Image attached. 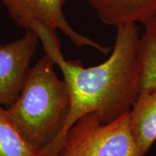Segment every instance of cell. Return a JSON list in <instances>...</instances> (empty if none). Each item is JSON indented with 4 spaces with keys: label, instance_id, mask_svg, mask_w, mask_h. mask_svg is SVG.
<instances>
[{
    "label": "cell",
    "instance_id": "obj_1",
    "mask_svg": "<svg viewBox=\"0 0 156 156\" xmlns=\"http://www.w3.org/2000/svg\"><path fill=\"white\" fill-rule=\"evenodd\" d=\"M116 29L113 51L98 65L84 67L80 62L67 60L61 46L45 52L63 74L70 109L62 132L40 152L41 156H57L66 133L84 115L95 112L103 124H108L131 110L140 92V29L136 23Z\"/></svg>",
    "mask_w": 156,
    "mask_h": 156
},
{
    "label": "cell",
    "instance_id": "obj_2",
    "mask_svg": "<svg viewBox=\"0 0 156 156\" xmlns=\"http://www.w3.org/2000/svg\"><path fill=\"white\" fill-rule=\"evenodd\" d=\"M45 54L30 68L16 101L5 109L12 124L39 153L62 132L70 109L69 90Z\"/></svg>",
    "mask_w": 156,
    "mask_h": 156
},
{
    "label": "cell",
    "instance_id": "obj_3",
    "mask_svg": "<svg viewBox=\"0 0 156 156\" xmlns=\"http://www.w3.org/2000/svg\"><path fill=\"white\" fill-rule=\"evenodd\" d=\"M57 156H142L130 130L129 112L103 124L95 112L84 115L68 130Z\"/></svg>",
    "mask_w": 156,
    "mask_h": 156
},
{
    "label": "cell",
    "instance_id": "obj_4",
    "mask_svg": "<svg viewBox=\"0 0 156 156\" xmlns=\"http://www.w3.org/2000/svg\"><path fill=\"white\" fill-rule=\"evenodd\" d=\"M15 23L26 30L34 23L59 30L77 47L90 46L105 54L111 47L103 46L77 32L66 20L63 6L66 0H0Z\"/></svg>",
    "mask_w": 156,
    "mask_h": 156
},
{
    "label": "cell",
    "instance_id": "obj_5",
    "mask_svg": "<svg viewBox=\"0 0 156 156\" xmlns=\"http://www.w3.org/2000/svg\"><path fill=\"white\" fill-rule=\"evenodd\" d=\"M38 37L26 29L20 38L0 45V106H10L18 98L26 80Z\"/></svg>",
    "mask_w": 156,
    "mask_h": 156
},
{
    "label": "cell",
    "instance_id": "obj_6",
    "mask_svg": "<svg viewBox=\"0 0 156 156\" xmlns=\"http://www.w3.org/2000/svg\"><path fill=\"white\" fill-rule=\"evenodd\" d=\"M104 24L116 28L141 23L156 15V0H87Z\"/></svg>",
    "mask_w": 156,
    "mask_h": 156
},
{
    "label": "cell",
    "instance_id": "obj_7",
    "mask_svg": "<svg viewBox=\"0 0 156 156\" xmlns=\"http://www.w3.org/2000/svg\"><path fill=\"white\" fill-rule=\"evenodd\" d=\"M129 122L136 147L145 156L156 141V87L139 92L129 111Z\"/></svg>",
    "mask_w": 156,
    "mask_h": 156
},
{
    "label": "cell",
    "instance_id": "obj_8",
    "mask_svg": "<svg viewBox=\"0 0 156 156\" xmlns=\"http://www.w3.org/2000/svg\"><path fill=\"white\" fill-rule=\"evenodd\" d=\"M144 25L139 42V90L156 87V15Z\"/></svg>",
    "mask_w": 156,
    "mask_h": 156
},
{
    "label": "cell",
    "instance_id": "obj_9",
    "mask_svg": "<svg viewBox=\"0 0 156 156\" xmlns=\"http://www.w3.org/2000/svg\"><path fill=\"white\" fill-rule=\"evenodd\" d=\"M0 156H41L12 124L0 106Z\"/></svg>",
    "mask_w": 156,
    "mask_h": 156
}]
</instances>
